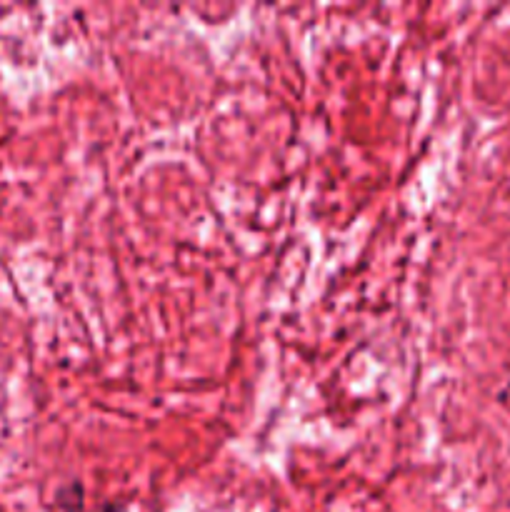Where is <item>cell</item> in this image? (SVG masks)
<instances>
[{"label":"cell","instance_id":"6da1fadb","mask_svg":"<svg viewBox=\"0 0 510 512\" xmlns=\"http://www.w3.org/2000/svg\"><path fill=\"white\" fill-rule=\"evenodd\" d=\"M103 512H120V510L118 508H105Z\"/></svg>","mask_w":510,"mask_h":512}]
</instances>
